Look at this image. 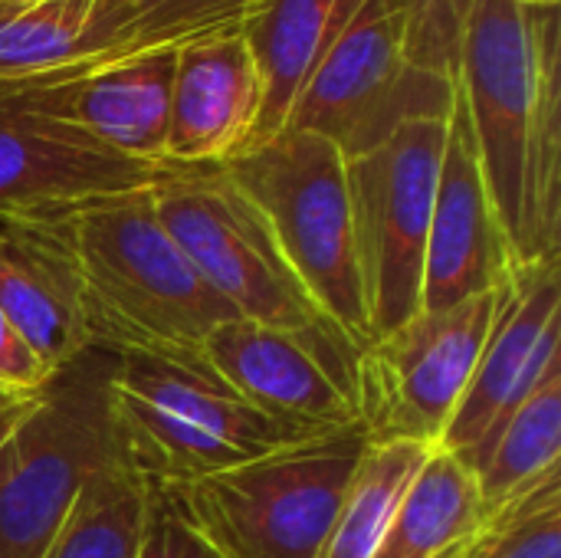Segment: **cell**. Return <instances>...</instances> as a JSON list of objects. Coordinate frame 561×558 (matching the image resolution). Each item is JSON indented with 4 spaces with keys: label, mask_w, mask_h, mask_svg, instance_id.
Wrapping results in <instances>:
<instances>
[{
    "label": "cell",
    "mask_w": 561,
    "mask_h": 558,
    "mask_svg": "<svg viewBox=\"0 0 561 558\" xmlns=\"http://www.w3.org/2000/svg\"><path fill=\"white\" fill-rule=\"evenodd\" d=\"M457 92L513 266L559 260V3L473 0L460 39Z\"/></svg>",
    "instance_id": "obj_1"
},
{
    "label": "cell",
    "mask_w": 561,
    "mask_h": 558,
    "mask_svg": "<svg viewBox=\"0 0 561 558\" xmlns=\"http://www.w3.org/2000/svg\"><path fill=\"white\" fill-rule=\"evenodd\" d=\"M13 220H23L62 263L92 349L204 365L207 335L240 319L164 230L151 187Z\"/></svg>",
    "instance_id": "obj_2"
},
{
    "label": "cell",
    "mask_w": 561,
    "mask_h": 558,
    "mask_svg": "<svg viewBox=\"0 0 561 558\" xmlns=\"http://www.w3.org/2000/svg\"><path fill=\"white\" fill-rule=\"evenodd\" d=\"M365 447L355 424L154 490L220 558H319Z\"/></svg>",
    "instance_id": "obj_3"
},
{
    "label": "cell",
    "mask_w": 561,
    "mask_h": 558,
    "mask_svg": "<svg viewBox=\"0 0 561 558\" xmlns=\"http://www.w3.org/2000/svg\"><path fill=\"white\" fill-rule=\"evenodd\" d=\"M108 408L125 464L148 487L191 483L316 437L240 398L207 365L118 355Z\"/></svg>",
    "instance_id": "obj_4"
},
{
    "label": "cell",
    "mask_w": 561,
    "mask_h": 558,
    "mask_svg": "<svg viewBox=\"0 0 561 558\" xmlns=\"http://www.w3.org/2000/svg\"><path fill=\"white\" fill-rule=\"evenodd\" d=\"M220 168L256 204L312 303L358 352L371 345L342 151L322 135L283 128Z\"/></svg>",
    "instance_id": "obj_5"
},
{
    "label": "cell",
    "mask_w": 561,
    "mask_h": 558,
    "mask_svg": "<svg viewBox=\"0 0 561 558\" xmlns=\"http://www.w3.org/2000/svg\"><path fill=\"white\" fill-rule=\"evenodd\" d=\"M112 352L85 349L39 391L36 408L0 444V558H39L79 490L125 464L112 408Z\"/></svg>",
    "instance_id": "obj_6"
},
{
    "label": "cell",
    "mask_w": 561,
    "mask_h": 558,
    "mask_svg": "<svg viewBox=\"0 0 561 558\" xmlns=\"http://www.w3.org/2000/svg\"><path fill=\"white\" fill-rule=\"evenodd\" d=\"M151 197L164 230L240 319L345 339L293 273L256 204L220 164L171 168Z\"/></svg>",
    "instance_id": "obj_7"
},
{
    "label": "cell",
    "mask_w": 561,
    "mask_h": 558,
    "mask_svg": "<svg viewBox=\"0 0 561 558\" xmlns=\"http://www.w3.org/2000/svg\"><path fill=\"white\" fill-rule=\"evenodd\" d=\"M454 102L457 82L411 62L385 0H368L306 82L286 128L322 135L355 161L411 122L450 118Z\"/></svg>",
    "instance_id": "obj_8"
},
{
    "label": "cell",
    "mask_w": 561,
    "mask_h": 558,
    "mask_svg": "<svg viewBox=\"0 0 561 558\" xmlns=\"http://www.w3.org/2000/svg\"><path fill=\"white\" fill-rule=\"evenodd\" d=\"M447 145V118L411 122L345 161L362 283L375 339L421 312L424 250Z\"/></svg>",
    "instance_id": "obj_9"
},
{
    "label": "cell",
    "mask_w": 561,
    "mask_h": 558,
    "mask_svg": "<svg viewBox=\"0 0 561 558\" xmlns=\"http://www.w3.org/2000/svg\"><path fill=\"white\" fill-rule=\"evenodd\" d=\"M500 289L503 283L450 309L417 312L358 352L355 398L368 444H440L480 362Z\"/></svg>",
    "instance_id": "obj_10"
},
{
    "label": "cell",
    "mask_w": 561,
    "mask_h": 558,
    "mask_svg": "<svg viewBox=\"0 0 561 558\" xmlns=\"http://www.w3.org/2000/svg\"><path fill=\"white\" fill-rule=\"evenodd\" d=\"M174 164L131 161L66 115L62 76L0 82V220L154 187Z\"/></svg>",
    "instance_id": "obj_11"
},
{
    "label": "cell",
    "mask_w": 561,
    "mask_h": 558,
    "mask_svg": "<svg viewBox=\"0 0 561 558\" xmlns=\"http://www.w3.org/2000/svg\"><path fill=\"white\" fill-rule=\"evenodd\" d=\"M201 355L256 411L296 431L329 434L358 424V349L345 339L230 319L207 335Z\"/></svg>",
    "instance_id": "obj_12"
},
{
    "label": "cell",
    "mask_w": 561,
    "mask_h": 558,
    "mask_svg": "<svg viewBox=\"0 0 561 558\" xmlns=\"http://www.w3.org/2000/svg\"><path fill=\"white\" fill-rule=\"evenodd\" d=\"M561 365L559 260L513 266L503 280L493 326L473 378L440 437L463 467L477 470L513 411Z\"/></svg>",
    "instance_id": "obj_13"
},
{
    "label": "cell",
    "mask_w": 561,
    "mask_h": 558,
    "mask_svg": "<svg viewBox=\"0 0 561 558\" xmlns=\"http://www.w3.org/2000/svg\"><path fill=\"white\" fill-rule=\"evenodd\" d=\"M513 270V257L480 168L477 141L457 92L447 118V145L437 178L431 234L424 250L421 312L450 309L496 289Z\"/></svg>",
    "instance_id": "obj_14"
},
{
    "label": "cell",
    "mask_w": 561,
    "mask_h": 558,
    "mask_svg": "<svg viewBox=\"0 0 561 558\" xmlns=\"http://www.w3.org/2000/svg\"><path fill=\"white\" fill-rule=\"evenodd\" d=\"M263 86L240 33L178 49L171 82L168 164L214 168L250 148Z\"/></svg>",
    "instance_id": "obj_15"
},
{
    "label": "cell",
    "mask_w": 561,
    "mask_h": 558,
    "mask_svg": "<svg viewBox=\"0 0 561 558\" xmlns=\"http://www.w3.org/2000/svg\"><path fill=\"white\" fill-rule=\"evenodd\" d=\"M365 3L368 0H253L240 23V36L263 86V109L250 148L286 128L306 82Z\"/></svg>",
    "instance_id": "obj_16"
},
{
    "label": "cell",
    "mask_w": 561,
    "mask_h": 558,
    "mask_svg": "<svg viewBox=\"0 0 561 558\" xmlns=\"http://www.w3.org/2000/svg\"><path fill=\"white\" fill-rule=\"evenodd\" d=\"M174 56L178 53H148L85 76L59 69L66 115L131 161L168 164Z\"/></svg>",
    "instance_id": "obj_17"
},
{
    "label": "cell",
    "mask_w": 561,
    "mask_h": 558,
    "mask_svg": "<svg viewBox=\"0 0 561 558\" xmlns=\"http://www.w3.org/2000/svg\"><path fill=\"white\" fill-rule=\"evenodd\" d=\"M253 0H92L69 76L240 33Z\"/></svg>",
    "instance_id": "obj_18"
},
{
    "label": "cell",
    "mask_w": 561,
    "mask_h": 558,
    "mask_svg": "<svg viewBox=\"0 0 561 558\" xmlns=\"http://www.w3.org/2000/svg\"><path fill=\"white\" fill-rule=\"evenodd\" d=\"M0 312L53 372L92 349L62 263L23 220H0Z\"/></svg>",
    "instance_id": "obj_19"
},
{
    "label": "cell",
    "mask_w": 561,
    "mask_h": 558,
    "mask_svg": "<svg viewBox=\"0 0 561 558\" xmlns=\"http://www.w3.org/2000/svg\"><path fill=\"white\" fill-rule=\"evenodd\" d=\"M486 520L477 474L434 447L411 480L388 536L371 558H434L470 539Z\"/></svg>",
    "instance_id": "obj_20"
},
{
    "label": "cell",
    "mask_w": 561,
    "mask_h": 558,
    "mask_svg": "<svg viewBox=\"0 0 561 558\" xmlns=\"http://www.w3.org/2000/svg\"><path fill=\"white\" fill-rule=\"evenodd\" d=\"M431 454L434 447L417 441L368 444L345 487L342 506L335 513V523L329 529V539L319 558L375 556L394 523V513L411 480L417 477V470Z\"/></svg>",
    "instance_id": "obj_21"
},
{
    "label": "cell",
    "mask_w": 561,
    "mask_h": 558,
    "mask_svg": "<svg viewBox=\"0 0 561 558\" xmlns=\"http://www.w3.org/2000/svg\"><path fill=\"white\" fill-rule=\"evenodd\" d=\"M561 470V365L513 411L483 454L477 487L486 513Z\"/></svg>",
    "instance_id": "obj_22"
},
{
    "label": "cell",
    "mask_w": 561,
    "mask_h": 558,
    "mask_svg": "<svg viewBox=\"0 0 561 558\" xmlns=\"http://www.w3.org/2000/svg\"><path fill=\"white\" fill-rule=\"evenodd\" d=\"M151 487L128 467L99 470L69 506L39 558H135Z\"/></svg>",
    "instance_id": "obj_23"
},
{
    "label": "cell",
    "mask_w": 561,
    "mask_h": 558,
    "mask_svg": "<svg viewBox=\"0 0 561 558\" xmlns=\"http://www.w3.org/2000/svg\"><path fill=\"white\" fill-rule=\"evenodd\" d=\"M89 3H0V82L69 69Z\"/></svg>",
    "instance_id": "obj_24"
},
{
    "label": "cell",
    "mask_w": 561,
    "mask_h": 558,
    "mask_svg": "<svg viewBox=\"0 0 561 558\" xmlns=\"http://www.w3.org/2000/svg\"><path fill=\"white\" fill-rule=\"evenodd\" d=\"M460 558H561V470L486 513Z\"/></svg>",
    "instance_id": "obj_25"
},
{
    "label": "cell",
    "mask_w": 561,
    "mask_h": 558,
    "mask_svg": "<svg viewBox=\"0 0 561 558\" xmlns=\"http://www.w3.org/2000/svg\"><path fill=\"white\" fill-rule=\"evenodd\" d=\"M385 7L401 26L408 59L457 82L460 39L473 0H385Z\"/></svg>",
    "instance_id": "obj_26"
},
{
    "label": "cell",
    "mask_w": 561,
    "mask_h": 558,
    "mask_svg": "<svg viewBox=\"0 0 561 558\" xmlns=\"http://www.w3.org/2000/svg\"><path fill=\"white\" fill-rule=\"evenodd\" d=\"M135 558H220L161 497V490L151 487L148 497V516L145 533Z\"/></svg>",
    "instance_id": "obj_27"
},
{
    "label": "cell",
    "mask_w": 561,
    "mask_h": 558,
    "mask_svg": "<svg viewBox=\"0 0 561 558\" xmlns=\"http://www.w3.org/2000/svg\"><path fill=\"white\" fill-rule=\"evenodd\" d=\"M56 372L33 352L23 332L0 312V385L16 391H39Z\"/></svg>",
    "instance_id": "obj_28"
},
{
    "label": "cell",
    "mask_w": 561,
    "mask_h": 558,
    "mask_svg": "<svg viewBox=\"0 0 561 558\" xmlns=\"http://www.w3.org/2000/svg\"><path fill=\"white\" fill-rule=\"evenodd\" d=\"M43 391V388H39ZM39 391H16L0 385V444L23 424V418L36 408Z\"/></svg>",
    "instance_id": "obj_29"
},
{
    "label": "cell",
    "mask_w": 561,
    "mask_h": 558,
    "mask_svg": "<svg viewBox=\"0 0 561 558\" xmlns=\"http://www.w3.org/2000/svg\"><path fill=\"white\" fill-rule=\"evenodd\" d=\"M463 546H467V539H463L460 546H454V549H447V553H440V556H434V558H460V553H463Z\"/></svg>",
    "instance_id": "obj_30"
},
{
    "label": "cell",
    "mask_w": 561,
    "mask_h": 558,
    "mask_svg": "<svg viewBox=\"0 0 561 558\" xmlns=\"http://www.w3.org/2000/svg\"><path fill=\"white\" fill-rule=\"evenodd\" d=\"M523 3H533V7H546V3H559V0H523Z\"/></svg>",
    "instance_id": "obj_31"
},
{
    "label": "cell",
    "mask_w": 561,
    "mask_h": 558,
    "mask_svg": "<svg viewBox=\"0 0 561 558\" xmlns=\"http://www.w3.org/2000/svg\"><path fill=\"white\" fill-rule=\"evenodd\" d=\"M0 3H46V0H0Z\"/></svg>",
    "instance_id": "obj_32"
}]
</instances>
